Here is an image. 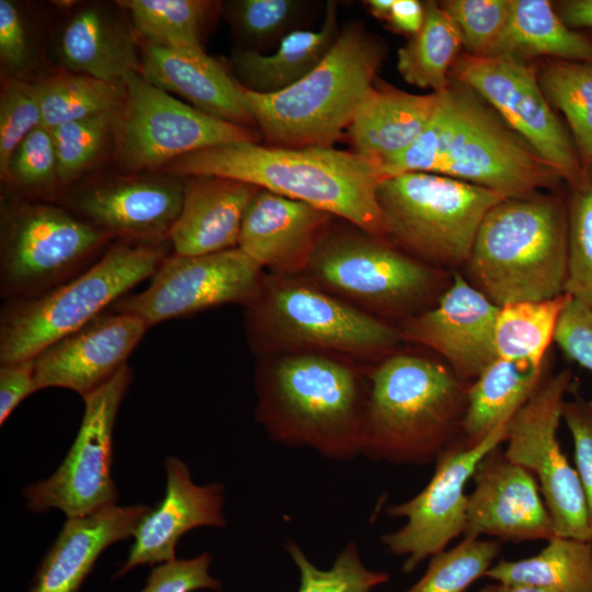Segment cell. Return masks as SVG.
Returning a JSON list of instances; mask_svg holds the SVG:
<instances>
[{"label":"cell","mask_w":592,"mask_h":592,"mask_svg":"<svg viewBox=\"0 0 592 592\" xmlns=\"http://www.w3.org/2000/svg\"><path fill=\"white\" fill-rule=\"evenodd\" d=\"M557 13L570 29H592V0L562 1Z\"/></svg>","instance_id":"obj_52"},{"label":"cell","mask_w":592,"mask_h":592,"mask_svg":"<svg viewBox=\"0 0 592 592\" xmlns=\"http://www.w3.org/2000/svg\"><path fill=\"white\" fill-rule=\"evenodd\" d=\"M569 299L570 296L563 293L549 299L501 306L494 327L497 356L544 365L545 353Z\"/></svg>","instance_id":"obj_34"},{"label":"cell","mask_w":592,"mask_h":592,"mask_svg":"<svg viewBox=\"0 0 592 592\" xmlns=\"http://www.w3.org/2000/svg\"><path fill=\"white\" fill-rule=\"evenodd\" d=\"M118 114L102 113L52 128L57 156V178L68 184L80 177L115 133Z\"/></svg>","instance_id":"obj_41"},{"label":"cell","mask_w":592,"mask_h":592,"mask_svg":"<svg viewBox=\"0 0 592 592\" xmlns=\"http://www.w3.org/2000/svg\"><path fill=\"white\" fill-rule=\"evenodd\" d=\"M64 65L76 73L121 82L139 71L135 44L128 32L98 7L78 12L59 42Z\"/></svg>","instance_id":"obj_29"},{"label":"cell","mask_w":592,"mask_h":592,"mask_svg":"<svg viewBox=\"0 0 592 592\" xmlns=\"http://www.w3.org/2000/svg\"><path fill=\"white\" fill-rule=\"evenodd\" d=\"M452 71L562 179L578 189L589 182L572 138L551 110L533 67L510 56L466 54L455 60Z\"/></svg>","instance_id":"obj_14"},{"label":"cell","mask_w":592,"mask_h":592,"mask_svg":"<svg viewBox=\"0 0 592 592\" xmlns=\"http://www.w3.org/2000/svg\"><path fill=\"white\" fill-rule=\"evenodd\" d=\"M285 548L299 571L298 592H371L389 580L388 573L364 565L354 542L339 553L328 569L316 567L295 542L288 540Z\"/></svg>","instance_id":"obj_40"},{"label":"cell","mask_w":592,"mask_h":592,"mask_svg":"<svg viewBox=\"0 0 592 592\" xmlns=\"http://www.w3.org/2000/svg\"><path fill=\"white\" fill-rule=\"evenodd\" d=\"M549 104L560 110L582 169L592 172V64L554 59L537 73Z\"/></svg>","instance_id":"obj_36"},{"label":"cell","mask_w":592,"mask_h":592,"mask_svg":"<svg viewBox=\"0 0 592 592\" xmlns=\"http://www.w3.org/2000/svg\"><path fill=\"white\" fill-rule=\"evenodd\" d=\"M133 373L125 365L109 382L83 396L84 412L77 437L57 470L24 488L27 508L36 513L61 510L68 519L115 504L112 476L113 429Z\"/></svg>","instance_id":"obj_15"},{"label":"cell","mask_w":592,"mask_h":592,"mask_svg":"<svg viewBox=\"0 0 592 592\" xmlns=\"http://www.w3.org/2000/svg\"><path fill=\"white\" fill-rule=\"evenodd\" d=\"M554 341L571 360L592 372V307L570 297Z\"/></svg>","instance_id":"obj_48"},{"label":"cell","mask_w":592,"mask_h":592,"mask_svg":"<svg viewBox=\"0 0 592 592\" xmlns=\"http://www.w3.org/2000/svg\"><path fill=\"white\" fill-rule=\"evenodd\" d=\"M565 293L592 307V181L578 190L569 210Z\"/></svg>","instance_id":"obj_42"},{"label":"cell","mask_w":592,"mask_h":592,"mask_svg":"<svg viewBox=\"0 0 592 592\" xmlns=\"http://www.w3.org/2000/svg\"><path fill=\"white\" fill-rule=\"evenodd\" d=\"M314 5L300 0H239L231 2L229 13L238 33L252 45L250 50L263 53L300 30Z\"/></svg>","instance_id":"obj_39"},{"label":"cell","mask_w":592,"mask_h":592,"mask_svg":"<svg viewBox=\"0 0 592 592\" xmlns=\"http://www.w3.org/2000/svg\"><path fill=\"white\" fill-rule=\"evenodd\" d=\"M478 592H553L547 589L526 584V583H511L497 581L493 584H487Z\"/></svg>","instance_id":"obj_53"},{"label":"cell","mask_w":592,"mask_h":592,"mask_svg":"<svg viewBox=\"0 0 592 592\" xmlns=\"http://www.w3.org/2000/svg\"><path fill=\"white\" fill-rule=\"evenodd\" d=\"M383 58L382 43L350 22L320 64L296 83L272 94L244 89L267 145L332 147L374 88Z\"/></svg>","instance_id":"obj_5"},{"label":"cell","mask_w":592,"mask_h":592,"mask_svg":"<svg viewBox=\"0 0 592 592\" xmlns=\"http://www.w3.org/2000/svg\"><path fill=\"white\" fill-rule=\"evenodd\" d=\"M499 550L497 539L464 538L431 557L424 574L406 592H464L485 577Z\"/></svg>","instance_id":"obj_38"},{"label":"cell","mask_w":592,"mask_h":592,"mask_svg":"<svg viewBox=\"0 0 592 592\" xmlns=\"http://www.w3.org/2000/svg\"><path fill=\"white\" fill-rule=\"evenodd\" d=\"M459 31L441 4H424V21L418 33L397 52V69L411 86L439 93L446 90L448 72L462 46Z\"/></svg>","instance_id":"obj_33"},{"label":"cell","mask_w":592,"mask_h":592,"mask_svg":"<svg viewBox=\"0 0 592 592\" xmlns=\"http://www.w3.org/2000/svg\"><path fill=\"white\" fill-rule=\"evenodd\" d=\"M387 20L395 30L412 36L423 24L424 4L418 0H395Z\"/></svg>","instance_id":"obj_51"},{"label":"cell","mask_w":592,"mask_h":592,"mask_svg":"<svg viewBox=\"0 0 592 592\" xmlns=\"http://www.w3.org/2000/svg\"><path fill=\"white\" fill-rule=\"evenodd\" d=\"M538 554L500 560L485 577L526 583L553 592H592V540L554 536Z\"/></svg>","instance_id":"obj_32"},{"label":"cell","mask_w":592,"mask_h":592,"mask_svg":"<svg viewBox=\"0 0 592 592\" xmlns=\"http://www.w3.org/2000/svg\"><path fill=\"white\" fill-rule=\"evenodd\" d=\"M498 55L592 64V39L570 29L547 0H512L506 25L488 56Z\"/></svg>","instance_id":"obj_31"},{"label":"cell","mask_w":592,"mask_h":592,"mask_svg":"<svg viewBox=\"0 0 592 592\" xmlns=\"http://www.w3.org/2000/svg\"><path fill=\"white\" fill-rule=\"evenodd\" d=\"M365 3L375 18L387 20L395 0H368Z\"/></svg>","instance_id":"obj_54"},{"label":"cell","mask_w":592,"mask_h":592,"mask_svg":"<svg viewBox=\"0 0 592 592\" xmlns=\"http://www.w3.org/2000/svg\"><path fill=\"white\" fill-rule=\"evenodd\" d=\"M212 556L203 553L191 559H174L156 566L140 592L220 591L221 583L209 574Z\"/></svg>","instance_id":"obj_46"},{"label":"cell","mask_w":592,"mask_h":592,"mask_svg":"<svg viewBox=\"0 0 592 592\" xmlns=\"http://www.w3.org/2000/svg\"><path fill=\"white\" fill-rule=\"evenodd\" d=\"M499 306L458 273L435 307L408 319L401 338L441 354L460 379L477 378L497 356Z\"/></svg>","instance_id":"obj_19"},{"label":"cell","mask_w":592,"mask_h":592,"mask_svg":"<svg viewBox=\"0 0 592 592\" xmlns=\"http://www.w3.org/2000/svg\"><path fill=\"white\" fill-rule=\"evenodd\" d=\"M8 180L33 192H47L59 183L55 143L49 128L41 125L19 144L10 159Z\"/></svg>","instance_id":"obj_45"},{"label":"cell","mask_w":592,"mask_h":592,"mask_svg":"<svg viewBox=\"0 0 592 592\" xmlns=\"http://www.w3.org/2000/svg\"><path fill=\"white\" fill-rule=\"evenodd\" d=\"M467 494L464 538L509 543L548 540L554 525L535 477L505 455L501 445L477 465Z\"/></svg>","instance_id":"obj_18"},{"label":"cell","mask_w":592,"mask_h":592,"mask_svg":"<svg viewBox=\"0 0 592 592\" xmlns=\"http://www.w3.org/2000/svg\"><path fill=\"white\" fill-rule=\"evenodd\" d=\"M164 171L179 178L246 182L342 217L371 236H385L376 197L384 175L377 163L355 151L242 140L189 153L168 163Z\"/></svg>","instance_id":"obj_1"},{"label":"cell","mask_w":592,"mask_h":592,"mask_svg":"<svg viewBox=\"0 0 592 592\" xmlns=\"http://www.w3.org/2000/svg\"><path fill=\"white\" fill-rule=\"evenodd\" d=\"M511 5L512 0H449L441 4L473 56L490 54L506 25Z\"/></svg>","instance_id":"obj_43"},{"label":"cell","mask_w":592,"mask_h":592,"mask_svg":"<svg viewBox=\"0 0 592 592\" xmlns=\"http://www.w3.org/2000/svg\"><path fill=\"white\" fill-rule=\"evenodd\" d=\"M43 122L34 83L10 80L0 96V173L8 180L9 163L19 144Z\"/></svg>","instance_id":"obj_44"},{"label":"cell","mask_w":592,"mask_h":592,"mask_svg":"<svg viewBox=\"0 0 592 592\" xmlns=\"http://www.w3.org/2000/svg\"><path fill=\"white\" fill-rule=\"evenodd\" d=\"M164 467V497L138 523L127 559L113 578H121L140 565L174 560L178 540L195 527L226 525L223 485L194 483L187 466L177 457L168 456Z\"/></svg>","instance_id":"obj_22"},{"label":"cell","mask_w":592,"mask_h":592,"mask_svg":"<svg viewBox=\"0 0 592 592\" xmlns=\"http://www.w3.org/2000/svg\"><path fill=\"white\" fill-rule=\"evenodd\" d=\"M385 236L425 261L466 263L487 213L505 197L446 175L412 171L382 179L376 191Z\"/></svg>","instance_id":"obj_9"},{"label":"cell","mask_w":592,"mask_h":592,"mask_svg":"<svg viewBox=\"0 0 592 592\" xmlns=\"http://www.w3.org/2000/svg\"><path fill=\"white\" fill-rule=\"evenodd\" d=\"M114 237L56 205L11 201L3 205L0 294L5 301L39 296L79 275Z\"/></svg>","instance_id":"obj_10"},{"label":"cell","mask_w":592,"mask_h":592,"mask_svg":"<svg viewBox=\"0 0 592 592\" xmlns=\"http://www.w3.org/2000/svg\"><path fill=\"white\" fill-rule=\"evenodd\" d=\"M544 365L497 357L467 390L462 444L473 447L508 423L545 380Z\"/></svg>","instance_id":"obj_30"},{"label":"cell","mask_w":592,"mask_h":592,"mask_svg":"<svg viewBox=\"0 0 592 592\" xmlns=\"http://www.w3.org/2000/svg\"><path fill=\"white\" fill-rule=\"evenodd\" d=\"M141 75L155 87L183 98L212 117L257 127L244 89L204 50L147 44Z\"/></svg>","instance_id":"obj_24"},{"label":"cell","mask_w":592,"mask_h":592,"mask_svg":"<svg viewBox=\"0 0 592 592\" xmlns=\"http://www.w3.org/2000/svg\"><path fill=\"white\" fill-rule=\"evenodd\" d=\"M179 177L130 178L89 187L71 197L77 217L119 240L164 242L183 204Z\"/></svg>","instance_id":"obj_21"},{"label":"cell","mask_w":592,"mask_h":592,"mask_svg":"<svg viewBox=\"0 0 592 592\" xmlns=\"http://www.w3.org/2000/svg\"><path fill=\"white\" fill-rule=\"evenodd\" d=\"M166 257V241L118 240L94 264L64 284L36 297L3 303L0 364L35 358L150 278Z\"/></svg>","instance_id":"obj_8"},{"label":"cell","mask_w":592,"mask_h":592,"mask_svg":"<svg viewBox=\"0 0 592 592\" xmlns=\"http://www.w3.org/2000/svg\"><path fill=\"white\" fill-rule=\"evenodd\" d=\"M263 267L239 248L200 255H168L146 289L126 295L112 310L147 326L224 304L247 305L260 287Z\"/></svg>","instance_id":"obj_17"},{"label":"cell","mask_w":592,"mask_h":592,"mask_svg":"<svg viewBox=\"0 0 592 592\" xmlns=\"http://www.w3.org/2000/svg\"><path fill=\"white\" fill-rule=\"evenodd\" d=\"M41 103L42 125L52 129L89 116L119 114L125 103L124 82L82 73H57L34 83Z\"/></svg>","instance_id":"obj_35"},{"label":"cell","mask_w":592,"mask_h":592,"mask_svg":"<svg viewBox=\"0 0 592 592\" xmlns=\"http://www.w3.org/2000/svg\"><path fill=\"white\" fill-rule=\"evenodd\" d=\"M147 44L204 50L202 37L212 2L201 0H123Z\"/></svg>","instance_id":"obj_37"},{"label":"cell","mask_w":592,"mask_h":592,"mask_svg":"<svg viewBox=\"0 0 592 592\" xmlns=\"http://www.w3.org/2000/svg\"><path fill=\"white\" fill-rule=\"evenodd\" d=\"M244 307L249 340L264 353L368 356L402 339L400 331L297 275H264Z\"/></svg>","instance_id":"obj_7"},{"label":"cell","mask_w":592,"mask_h":592,"mask_svg":"<svg viewBox=\"0 0 592 592\" xmlns=\"http://www.w3.org/2000/svg\"><path fill=\"white\" fill-rule=\"evenodd\" d=\"M437 101L435 92L413 94L374 86L346 130L353 151L380 168L417 141L429 125Z\"/></svg>","instance_id":"obj_27"},{"label":"cell","mask_w":592,"mask_h":592,"mask_svg":"<svg viewBox=\"0 0 592 592\" xmlns=\"http://www.w3.org/2000/svg\"><path fill=\"white\" fill-rule=\"evenodd\" d=\"M380 170L384 178L412 171L446 175L505 198L532 195L562 179L473 91L451 84L439 92L436 109L422 135Z\"/></svg>","instance_id":"obj_2"},{"label":"cell","mask_w":592,"mask_h":592,"mask_svg":"<svg viewBox=\"0 0 592 592\" xmlns=\"http://www.w3.org/2000/svg\"><path fill=\"white\" fill-rule=\"evenodd\" d=\"M338 2L325 4L317 30L300 29L287 34L270 53L246 48L231 56L236 80L248 91L272 94L299 81L326 57L340 33Z\"/></svg>","instance_id":"obj_28"},{"label":"cell","mask_w":592,"mask_h":592,"mask_svg":"<svg viewBox=\"0 0 592 592\" xmlns=\"http://www.w3.org/2000/svg\"><path fill=\"white\" fill-rule=\"evenodd\" d=\"M467 390L434 360L384 358L367 377L362 454L394 465L435 463L462 442Z\"/></svg>","instance_id":"obj_4"},{"label":"cell","mask_w":592,"mask_h":592,"mask_svg":"<svg viewBox=\"0 0 592 592\" xmlns=\"http://www.w3.org/2000/svg\"><path fill=\"white\" fill-rule=\"evenodd\" d=\"M139 317L106 310L34 358L35 389L61 387L82 397L109 382L148 330Z\"/></svg>","instance_id":"obj_20"},{"label":"cell","mask_w":592,"mask_h":592,"mask_svg":"<svg viewBox=\"0 0 592 592\" xmlns=\"http://www.w3.org/2000/svg\"><path fill=\"white\" fill-rule=\"evenodd\" d=\"M508 423L493 430L479 444L462 443L435 460L428 485L411 499L389 505L386 513L405 519L402 527L382 536V544L395 556L405 557L402 570L412 572L422 561L446 549L464 535L467 494L465 487L479 462L505 441Z\"/></svg>","instance_id":"obj_16"},{"label":"cell","mask_w":592,"mask_h":592,"mask_svg":"<svg viewBox=\"0 0 592 592\" xmlns=\"http://www.w3.org/2000/svg\"><path fill=\"white\" fill-rule=\"evenodd\" d=\"M123 82L125 103L115 135L128 170H152L202 149L259 139L253 128L212 117L155 87L139 71Z\"/></svg>","instance_id":"obj_12"},{"label":"cell","mask_w":592,"mask_h":592,"mask_svg":"<svg viewBox=\"0 0 592 592\" xmlns=\"http://www.w3.org/2000/svg\"><path fill=\"white\" fill-rule=\"evenodd\" d=\"M309 281L361 309L417 308L436 286L435 272L362 230L327 231L306 271Z\"/></svg>","instance_id":"obj_11"},{"label":"cell","mask_w":592,"mask_h":592,"mask_svg":"<svg viewBox=\"0 0 592 592\" xmlns=\"http://www.w3.org/2000/svg\"><path fill=\"white\" fill-rule=\"evenodd\" d=\"M562 420L572 436L576 471L583 489L592 528V400L577 398L566 401Z\"/></svg>","instance_id":"obj_47"},{"label":"cell","mask_w":592,"mask_h":592,"mask_svg":"<svg viewBox=\"0 0 592 592\" xmlns=\"http://www.w3.org/2000/svg\"><path fill=\"white\" fill-rule=\"evenodd\" d=\"M332 215L307 203L259 189L241 224L238 246L273 274L305 272Z\"/></svg>","instance_id":"obj_23"},{"label":"cell","mask_w":592,"mask_h":592,"mask_svg":"<svg viewBox=\"0 0 592 592\" xmlns=\"http://www.w3.org/2000/svg\"><path fill=\"white\" fill-rule=\"evenodd\" d=\"M568 217L551 197L504 198L485 216L466 262L470 283L492 303L565 293Z\"/></svg>","instance_id":"obj_6"},{"label":"cell","mask_w":592,"mask_h":592,"mask_svg":"<svg viewBox=\"0 0 592 592\" xmlns=\"http://www.w3.org/2000/svg\"><path fill=\"white\" fill-rule=\"evenodd\" d=\"M0 57L10 70L22 69L29 59L26 29L16 5L0 0Z\"/></svg>","instance_id":"obj_49"},{"label":"cell","mask_w":592,"mask_h":592,"mask_svg":"<svg viewBox=\"0 0 592 592\" xmlns=\"http://www.w3.org/2000/svg\"><path fill=\"white\" fill-rule=\"evenodd\" d=\"M570 383L569 371L542 383L509 420L504 452L537 480L555 536L592 540L582 486L557 436Z\"/></svg>","instance_id":"obj_13"},{"label":"cell","mask_w":592,"mask_h":592,"mask_svg":"<svg viewBox=\"0 0 592 592\" xmlns=\"http://www.w3.org/2000/svg\"><path fill=\"white\" fill-rule=\"evenodd\" d=\"M257 374V417L286 446L346 460L363 449L367 380L327 353H281Z\"/></svg>","instance_id":"obj_3"},{"label":"cell","mask_w":592,"mask_h":592,"mask_svg":"<svg viewBox=\"0 0 592 592\" xmlns=\"http://www.w3.org/2000/svg\"><path fill=\"white\" fill-rule=\"evenodd\" d=\"M35 391L34 358L0 364V423Z\"/></svg>","instance_id":"obj_50"},{"label":"cell","mask_w":592,"mask_h":592,"mask_svg":"<svg viewBox=\"0 0 592 592\" xmlns=\"http://www.w3.org/2000/svg\"><path fill=\"white\" fill-rule=\"evenodd\" d=\"M149 509L140 504H110L68 519L43 558L30 592H78L103 550L133 536Z\"/></svg>","instance_id":"obj_25"},{"label":"cell","mask_w":592,"mask_h":592,"mask_svg":"<svg viewBox=\"0 0 592 592\" xmlns=\"http://www.w3.org/2000/svg\"><path fill=\"white\" fill-rule=\"evenodd\" d=\"M258 190L231 179L186 178L182 208L168 236L174 254L237 248L244 213Z\"/></svg>","instance_id":"obj_26"}]
</instances>
